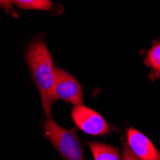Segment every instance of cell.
<instances>
[{
    "label": "cell",
    "mask_w": 160,
    "mask_h": 160,
    "mask_svg": "<svg viewBox=\"0 0 160 160\" xmlns=\"http://www.w3.org/2000/svg\"><path fill=\"white\" fill-rule=\"evenodd\" d=\"M26 61L39 90L42 107L50 117L52 104L57 100L54 92L55 68L50 52L42 39L37 38L31 42L26 52Z\"/></svg>",
    "instance_id": "1"
},
{
    "label": "cell",
    "mask_w": 160,
    "mask_h": 160,
    "mask_svg": "<svg viewBox=\"0 0 160 160\" xmlns=\"http://www.w3.org/2000/svg\"><path fill=\"white\" fill-rule=\"evenodd\" d=\"M45 137L54 145L64 160H84L81 143L73 129H65L51 117L44 124Z\"/></svg>",
    "instance_id": "2"
},
{
    "label": "cell",
    "mask_w": 160,
    "mask_h": 160,
    "mask_svg": "<svg viewBox=\"0 0 160 160\" xmlns=\"http://www.w3.org/2000/svg\"><path fill=\"white\" fill-rule=\"evenodd\" d=\"M54 92L56 99H62L68 103L82 105V91L78 81L61 68H55Z\"/></svg>",
    "instance_id": "3"
},
{
    "label": "cell",
    "mask_w": 160,
    "mask_h": 160,
    "mask_svg": "<svg viewBox=\"0 0 160 160\" xmlns=\"http://www.w3.org/2000/svg\"><path fill=\"white\" fill-rule=\"evenodd\" d=\"M72 118L82 130L91 135L105 134L109 128L99 113L82 105H77L72 109Z\"/></svg>",
    "instance_id": "4"
},
{
    "label": "cell",
    "mask_w": 160,
    "mask_h": 160,
    "mask_svg": "<svg viewBox=\"0 0 160 160\" xmlns=\"http://www.w3.org/2000/svg\"><path fill=\"white\" fill-rule=\"evenodd\" d=\"M128 145L139 160H160V152L152 143L138 130H128Z\"/></svg>",
    "instance_id": "5"
},
{
    "label": "cell",
    "mask_w": 160,
    "mask_h": 160,
    "mask_svg": "<svg viewBox=\"0 0 160 160\" xmlns=\"http://www.w3.org/2000/svg\"><path fill=\"white\" fill-rule=\"evenodd\" d=\"M89 147L94 156V160H120L118 150L109 145L89 142Z\"/></svg>",
    "instance_id": "6"
},
{
    "label": "cell",
    "mask_w": 160,
    "mask_h": 160,
    "mask_svg": "<svg viewBox=\"0 0 160 160\" xmlns=\"http://www.w3.org/2000/svg\"><path fill=\"white\" fill-rule=\"evenodd\" d=\"M20 9L50 11L53 7L51 0H12Z\"/></svg>",
    "instance_id": "7"
},
{
    "label": "cell",
    "mask_w": 160,
    "mask_h": 160,
    "mask_svg": "<svg viewBox=\"0 0 160 160\" xmlns=\"http://www.w3.org/2000/svg\"><path fill=\"white\" fill-rule=\"evenodd\" d=\"M146 62L156 74H160V41L156 42L148 52Z\"/></svg>",
    "instance_id": "8"
},
{
    "label": "cell",
    "mask_w": 160,
    "mask_h": 160,
    "mask_svg": "<svg viewBox=\"0 0 160 160\" xmlns=\"http://www.w3.org/2000/svg\"><path fill=\"white\" fill-rule=\"evenodd\" d=\"M0 7L3 8L5 12L12 17H18L17 12H14L12 6V0H0Z\"/></svg>",
    "instance_id": "9"
},
{
    "label": "cell",
    "mask_w": 160,
    "mask_h": 160,
    "mask_svg": "<svg viewBox=\"0 0 160 160\" xmlns=\"http://www.w3.org/2000/svg\"><path fill=\"white\" fill-rule=\"evenodd\" d=\"M123 160H139L130 150L128 144L123 145Z\"/></svg>",
    "instance_id": "10"
}]
</instances>
